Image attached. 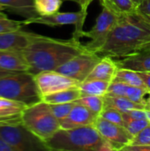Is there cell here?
Listing matches in <instances>:
<instances>
[{"label":"cell","instance_id":"6da1fadb","mask_svg":"<svg viewBox=\"0 0 150 151\" xmlns=\"http://www.w3.org/2000/svg\"><path fill=\"white\" fill-rule=\"evenodd\" d=\"M146 49H150V20L137 12L120 18L97 54L126 58Z\"/></svg>","mask_w":150,"mask_h":151},{"label":"cell","instance_id":"7a4b0ae2","mask_svg":"<svg viewBox=\"0 0 150 151\" xmlns=\"http://www.w3.org/2000/svg\"><path fill=\"white\" fill-rule=\"evenodd\" d=\"M86 50L84 44L73 37L63 40L40 35L23 52L30 66L29 73L34 75L43 71H55Z\"/></svg>","mask_w":150,"mask_h":151},{"label":"cell","instance_id":"3957f363","mask_svg":"<svg viewBox=\"0 0 150 151\" xmlns=\"http://www.w3.org/2000/svg\"><path fill=\"white\" fill-rule=\"evenodd\" d=\"M45 143L50 150H116L111 143L103 138L94 125L69 129L60 128Z\"/></svg>","mask_w":150,"mask_h":151},{"label":"cell","instance_id":"277c9868","mask_svg":"<svg viewBox=\"0 0 150 151\" xmlns=\"http://www.w3.org/2000/svg\"><path fill=\"white\" fill-rule=\"evenodd\" d=\"M0 96L31 105L42 100L34 75L19 72L0 77Z\"/></svg>","mask_w":150,"mask_h":151},{"label":"cell","instance_id":"5b68a950","mask_svg":"<svg viewBox=\"0 0 150 151\" xmlns=\"http://www.w3.org/2000/svg\"><path fill=\"white\" fill-rule=\"evenodd\" d=\"M21 121L27 129L44 142L61 128L60 121L52 112L50 104L42 100L27 105L22 112Z\"/></svg>","mask_w":150,"mask_h":151},{"label":"cell","instance_id":"8992f818","mask_svg":"<svg viewBox=\"0 0 150 151\" xmlns=\"http://www.w3.org/2000/svg\"><path fill=\"white\" fill-rule=\"evenodd\" d=\"M0 135L15 151L50 150L45 142L27 129L22 122L0 126Z\"/></svg>","mask_w":150,"mask_h":151},{"label":"cell","instance_id":"52a82bcc","mask_svg":"<svg viewBox=\"0 0 150 151\" xmlns=\"http://www.w3.org/2000/svg\"><path fill=\"white\" fill-rule=\"evenodd\" d=\"M122 16L103 7L102 12L98 15L94 27L89 31H84L83 33V37L90 39L89 42L84 44L86 50L97 53L105 44Z\"/></svg>","mask_w":150,"mask_h":151},{"label":"cell","instance_id":"ba28073f","mask_svg":"<svg viewBox=\"0 0 150 151\" xmlns=\"http://www.w3.org/2000/svg\"><path fill=\"white\" fill-rule=\"evenodd\" d=\"M88 10H82L76 12H57L50 16H37L22 20L24 26L30 24H41L49 27H60L65 25H73L74 31L72 36L76 40L83 37V27L87 19Z\"/></svg>","mask_w":150,"mask_h":151},{"label":"cell","instance_id":"9c48e42d","mask_svg":"<svg viewBox=\"0 0 150 151\" xmlns=\"http://www.w3.org/2000/svg\"><path fill=\"white\" fill-rule=\"evenodd\" d=\"M101 58L102 57L99 54L86 50L75 56L55 71L81 83L86 81Z\"/></svg>","mask_w":150,"mask_h":151},{"label":"cell","instance_id":"30bf717a","mask_svg":"<svg viewBox=\"0 0 150 151\" xmlns=\"http://www.w3.org/2000/svg\"><path fill=\"white\" fill-rule=\"evenodd\" d=\"M34 80L42 96L72 88H79L80 82L57 71H43L34 74Z\"/></svg>","mask_w":150,"mask_h":151},{"label":"cell","instance_id":"8fae6325","mask_svg":"<svg viewBox=\"0 0 150 151\" xmlns=\"http://www.w3.org/2000/svg\"><path fill=\"white\" fill-rule=\"evenodd\" d=\"M94 126L103 138L111 143L116 150H121L124 147L129 145L133 138L125 127L108 121L101 116L96 119Z\"/></svg>","mask_w":150,"mask_h":151},{"label":"cell","instance_id":"7c38bea8","mask_svg":"<svg viewBox=\"0 0 150 151\" xmlns=\"http://www.w3.org/2000/svg\"><path fill=\"white\" fill-rule=\"evenodd\" d=\"M40 35L21 29L0 34V50L23 51Z\"/></svg>","mask_w":150,"mask_h":151},{"label":"cell","instance_id":"4fadbf2b","mask_svg":"<svg viewBox=\"0 0 150 151\" xmlns=\"http://www.w3.org/2000/svg\"><path fill=\"white\" fill-rule=\"evenodd\" d=\"M98 117L86 106L76 103L69 115L60 121V126L64 129L92 126Z\"/></svg>","mask_w":150,"mask_h":151},{"label":"cell","instance_id":"5bb4252c","mask_svg":"<svg viewBox=\"0 0 150 151\" xmlns=\"http://www.w3.org/2000/svg\"><path fill=\"white\" fill-rule=\"evenodd\" d=\"M149 94L150 90L147 88L131 86L123 82L112 81L108 88V92L106 95L124 96L137 104L146 105V102Z\"/></svg>","mask_w":150,"mask_h":151},{"label":"cell","instance_id":"9a60e30c","mask_svg":"<svg viewBox=\"0 0 150 151\" xmlns=\"http://www.w3.org/2000/svg\"><path fill=\"white\" fill-rule=\"evenodd\" d=\"M0 68L10 72H29V64L23 51L0 50Z\"/></svg>","mask_w":150,"mask_h":151},{"label":"cell","instance_id":"2e32d148","mask_svg":"<svg viewBox=\"0 0 150 151\" xmlns=\"http://www.w3.org/2000/svg\"><path fill=\"white\" fill-rule=\"evenodd\" d=\"M27 105L0 96V126L13 125L21 121V115Z\"/></svg>","mask_w":150,"mask_h":151},{"label":"cell","instance_id":"e0dca14e","mask_svg":"<svg viewBox=\"0 0 150 151\" xmlns=\"http://www.w3.org/2000/svg\"><path fill=\"white\" fill-rule=\"evenodd\" d=\"M119 68L132 69L136 72H150V49L117 60Z\"/></svg>","mask_w":150,"mask_h":151},{"label":"cell","instance_id":"ac0fdd59","mask_svg":"<svg viewBox=\"0 0 150 151\" xmlns=\"http://www.w3.org/2000/svg\"><path fill=\"white\" fill-rule=\"evenodd\" d=\"M112 58L109 56L102 57L86 80H102L112 82L118 69L117 61Z\"/></svg>","mask_w":150,"mask_h":151},{"label":"cell","instance_id":"d6986e66","mask_svg":"<svg viewBox=\"0 0 150 151\" xmlns=\"http://www.w3.org/2000/svg\"><path fill=\"white\" fill-rule=\"evenodd\" d=\"M3 11L19 15L26 19L39 16L35 11L34 0H0Z\"/></svg>","mask_w":150,"mask_h":151},{"label":"cell","instance_id":"ffe728a7","mask_svg":"<svg viewBox=\"0 0 150 151\" xmlns=\"http://www.w3.org/2000/svg\"><path fill=\"white\" fill-rule=\"evenodd\" d=\"M104 108H112L122 113L133 109H146L145 105L137 104L126 97L118 96H104Z\"/></svg>","mask_w":150,"mask_h":151},{"label":"cell","instance_id":"44dd1931","mask_svg":"<svg viewBox=\"0 0 150 151\" xmlns=\"http://www.w3.org/2000/svg\"><path fill=\"white\" fill-rule=\"evenodd\" d=\"M103 8L118 14L127 15L137 12L138 6L133 0H99Z\"/></svg>","mask_w":150,"mask_h":151},{"label":"cell","instance_id":"7402d4cb","mask_svg":"<svg viewBox=\"0 0 150 151\" xmlns=\"http://www.w3.org/2000/svg\"><path fill=\"white\" fill-rule=\"evenodd\" d=\"M81 96H82V93L80 89V87L72 88L62 90L57 93L44 96H42V101L50 104L71 103V102H76Z\"/></svg>","mask_w":150,"mask_h":151},{"label":"cell","instance_id":"603a6c76","mask_svg":"<svg viewBox=\"0 0 150 151\" xmlns=\"http://www.w3.org/2000/svg\"><path fill=\"white\" fill-rule=\"evenodd\" d=\"M111 81L102 80H86L80 85V89L82 96H104L111 85Z\"/></svg>","mask_w":150,"mask_h":151},{"label":"cell","instance_id":"cb8c5ba5","mask_svg":"<svg viewBox=\"0 0 150 151\" xmlns=\"http://www.w3.org/2000/svg\"><path fill=\"white\" fill-rule=\"evenodd\" d=\"M112 81H118V82H123L131 86H136V87H141L146 88L142 79L139 75L138 72L132 70V69H126V68H119L118 69L116 75Z\"/></svg>","mask_w":150,"mask_h":151},{"label":"cell","instance_id":"d4e9b609","mask_svg":"<svg viewBox=\"0 0 150 151\" xmlns=\"http://www.w3.org/2000/svg\"><path fill=\"white\" fill-rule=\"evenodd\" d=\"M64 0H34L39 16H50L59 12Z\"/></svg>","mask_w":150,"mask_h":151},{"label":"cell","instance_id":"484cf974","mask_svg":"<svg viewBox=\"0 0 150 151\" xmlns=\"http://www.w3.org/2000/svg\"><path fill=\"white\" fill-rule=\"evenodd\" d=\"M76 103L86 106L97 116H100V114L104 109V96H81L76 101Z\"/></svg>","mask_w":150,"mask_h":151},{"label":"cell","instance_id":"4316f807","mask_svg":"<svg viewBox=\"0 0 150 151\" xmlns=\"http://www.w3.org/2000/svg\"><path fill=\"white\" fill-rule=\"evenodd\" d=\"M76 104V102H71V103H64V104H50L52 112L56 116V118L61 121L64 119H65L74 105Z\"/></svg>","mask_w":150,"mask_h":151},{"label":"cell","instance_id":"83f0119b","mask_svg":"<svg viewBox=\"0 0 150 151\" xmlns=\"http://www.w3.org/2000/svg\"><path fill=\"white\" fill-rule=\"evenodd\" d=\"M125 127L134 137L141 130L149 126L150 123L147 119H125Z\"/></svg>","mask_w":150,"mask_h":151},{"label":"cell","instance_id":"f1b7e54d","mask_svg":"<svg viewBox=\"0 0 150 151\" xmlns=\"http://www.w3.org/2000/svg\"><path fill=\"white\" fill-rule=\"evenodd\" d=\"M100 116L108 121H111L112 123H115L117 125H119L121 127H125V119L123 117L122 112L112 109V108H104Z\"/></svg>","mask_w":150,"mask_h":151},{"label":"cell","instance_id":"f546056e","mask_svg":"<svg viewBox=\"0 0 150 151\" xmlns=\"http://www.w3.org/2000/svg\"><path fill=\"white\" fill-rule=\"evenodd\" d=\"M22 27H24L22 20H14L10 19L7 17L0 18V34L11 32V31H16L19 29H21Z\"/></svg>","mask_w":150,"mask_h":151},{"label":"cell","instance_id":"4dcf8cb0","mask_svg":"<svg viewBox=\"0 0 150 151\" xmlns=\"http://www.w3.org/2000/svg\"><path fill=\"white\" fill-rule=\"evenodd\" d=\"M129 145H150V125L136 134Z\"/></svg>","mask_w":150,"mask_h":151},{"label":"cell","instance_id":"1f68e13d","mask_svg":"<svg viewBox=\"0 0 150 151\" xmlns=\"http://www.w3.org/2000/svg\"><path fill=\"white\" fill-rule=\"evenodd\" d=\"M124 119H147L145 109H133L126 113H122Z\"/></svg>","mask_w":150,"mask_h":151},{"label":"cell","instance_id":"d6a6232c","mask_svg":"<svg viewBox=\"0 0 150 151\" xmlns=\"http://www.w3.org/2000/svg\"><path fill=\"white\" fill-rule=\"evenodd\" d=\"M137 12L150 20V0H143V2L138 6Z\"/></svg>","mask_w":150,"mask_h":151},{"label":"cell","instance_id":"836d02e7","mask_svg":"<svg viewBox=\"0 0 150 151\" xmlns=\"http://www.w3.org/2000/svg\"><path fill=\"white\" fill-rule=\"evenodd\" d=\"M123 151H150V145H126Z\"/></svg>","mask_w":150,"mask_h":151},{"label":"cell","instance_id":"e575fe53","mask_svg":"<svg viewBox=\"0 0 150 151\" xmlns=\"http://www.w3.org/2000/svg\"><path fill=\"white\" fill-rule=\"evenodd\" d=\"M138 73L142 79L146 88L150 90V72H138Z\"/></svg>","mask_w":150,"mask_h":151},{"label":"cell","instance_id":"d590c367","mask_svg":"<svg viewBox=\"0 0 150 151\" xmlns=\"http://www.w3.org/2000/svg\"><path fill=\"white\" fill-rule=\"evenodd\" d=\"M64 1H72V2H75V3H77L80 6V9L88 10V6L90 5V4L94 0H64Z\"/></svg>","mask_w":150,"mask_h":151},{"label":"cell","instance_id":"8d00e7d4","mask_svg":"<svg viewBox=\"0 0 150 151\" xmlns=\"http://www.w3.org/2000/svg\"><path fill=\"white\" fill-rule=\"evenodd\" d=\"M0 151H15L12 147H11L0 135Z\"/></svg>","mask_w":150,"mask_h":151},{"label":"cell","instance_id":"74e56055","mask_svg":"<svg viewBox=\"0 0 150 151\" xmlns=\"http://www.w3.org/2000/svg\"><path fill=\"white\" fill-rule=\"evenodd\" d=\"M12 73H15V72H10V71L3 70V69L0 68V77L5 76V75H9V74H12Z\"/></svg>","mask_w":150,"mask_h":151},{"label":"cell","instance_id":"f35d334b","mask_svg":"<svg viewBox=\"0 0 150 151\" xmlns=\"http://www.w3.org/2000/svg\"><path fill=\"white\" fill-rule=\"evenodd\" d=\"M145 111H146L147 120L150 123V109H145Z\"/></svg>","mask_w":150,"mask_h":151},{"label":"cell","instance_id":"ab89813d","mask_svg":"<svg viewBox=\"0 0 150 151\" xmlns=\"http://www.w3.org/2000/svg\"><path fill=\"white\" fill-rule=\"evenodd\" d=\"M146 109H150V94L147 99V102H146Z\"/></svg>","mask_w":150,"mask_h":151},{"label":"cell","instance_id":"60d3db41","mask_svg":"<svg viewBox=\"0 0 150 151\" xmlns=\"http://www.w3.org/2000/svg\"><path fill=\"white\" fill-rule=\"evenodd\" d=\"M133 2H134V4L137 5V6H139L142 2H143V0H133Z\"/></svg>","mask_w":150,"mask_h":151},{"label":"cell","instance_id":"b9f144b4","mask_svg":"<svg viewBox=\"0 0 150 151\" xmlns=\"http://www.w3.org/2000/svg\"><path fill=\"white\" fill-rule=\"evenodd\" d=\"M0 16H2V17H6V14H4V12H2V11H0Z\"/></svg>","mask_w":150,"mask_h":151},{"label":"cell","instance_id":"7bdbcfd3","mask_svg":"<svg viewBox=\"0 0 150 151\" xmlns=\"http://www.w3.org/2000/svg\"><path fill=\"white\" fill-rule=\"evenodd\" d=\"M0 11H3V9H2V7L0 6Z\"/></svg>","mask_w":150,"mask_h":151},{"label":"cell","instance_id":"ee69618b","mask_svg":"<svg viewBox=\"0 0 150 151\" xmlns=\"http://www.w3.org/2000/svg\"><path fill=\"white\" fill-rule=\"evenodd\" d=\"M7 17V16H6ZM0 18H4V17H2V16H0Z\"/></svg>","mask_w":150,"mask_h":151}]
</instances>
